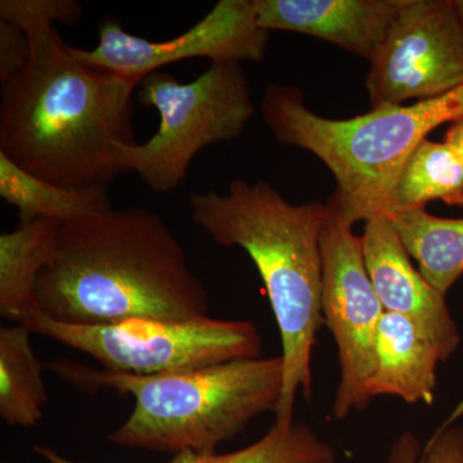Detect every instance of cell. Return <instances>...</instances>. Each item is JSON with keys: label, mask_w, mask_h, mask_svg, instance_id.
<instances>
[{"label": "cell", "mask_w": 463, "mask_h": 463, "mask_svg": "<svg viewBox=\"0 0 463 463\" xmlns=\"http://www.w3.org/2000/svg\"><path fill=\"white\" fill-rule=\"evenodd\" d=\"M170 463H334L330 446L306 423H273L257 443L227 455L183 452Z\"/></svg>", "instance_id": "cell-19"}, {"label": "cell", "mask_w": 463, "mask_h": 463, "mask_svg": "<svg viewBox=\"0 0 463 463\" xmlns=\"http://www.w3.org/2000/svg\"><path fill=\"white\" fill-rule=\"evenodd\" d=\"M444 142L463 161V118L449 125L446 134H444Z\"/></svg>", "instance_id": "cell-23"}, {"label": "cell", "mask_w": 463, "mask_h": 463, "mask_svg": "<svg viewBox=\"0 0 463 463\" xmlns=\"http://www.w3.org/2000/svg\"><path fill=\"white\" fill-rule=\"evenodd\" d=\"M463 87V29L453 0H404L370 61L371 108L437 99Z\"/></svg>", "instance_id": "cell-9"}, {"label": "cell", "mask_w": 463, "mask_h": 463, "mask_svg": "<svg viewBox=\"0 0 463 463\" xmlns=\"http://www.w3.org/2000/svg\"><path fill=\"white\" fill-rule=\"evenodd\" d=\"M269 33L259 25L255 0H219L196 25L170 41H147L125 32L116 18H106L93 50L72 45L70 50L85 65L139 84L152 72L192 58H209L212 63L261 62Z\"/></svg>", "instance_id": "cell-10"}, {"label": "cell", "mask_w": 463, "mask_h": 463, "mask_svg": "<svg viewBox=\"0 0 463 463\" xmlns=\"http://www.w3.org/2000/svg\"><path fill=\"white\" fill-rule=\"evenodd\" d=\"M76 389L116 390L134 410L109 435L116 446L155 452L214 455L260 414L276 412L283 386L281 356L237 359L185 373L138 376L58 359L45 365Z\"/></svg>", "instance_id": "cell-4"}, {"label": "cell", "mask_w": 463, "mask_h": 463, "mask_svg": "<svg viewBox=\"0 0 463 463\" xmlns=\"http://www.w3.org/2000/svg\"><path fill=\"white\" fill-rule=\"evenodd\" d=\"M453 2H455L457 14H458L459 23H461L463 29V0H453Z\"/></svg>", "instance_id": "cell-24"}, {"label": "cell", "mask_w": 463, "mask_h": 463, "mask_svg": "<svg viewBox=\"0 0 463 463\" xmlns=\"http://www.w3.org/2000/svg\"><path fill=\"white\" fill-rule=\"evenodd\" d=\"M138 102L156 109L160 127L147 142L118 146V165L163 194L182 185L201 149L240 138L255 115L241 63H212L191 83L152 72L138 85Z\"/></svg>", "instance_id": "cell-6"}, {"label": "cell", "mask_w": 463, "mask_h": 463, "mask_svg": "<svg viewBox=\"0 0 463 463\" xmlns=\"http://www.w3.org/2000/svg\"><path fill=\"white\" fill-rule=\"evenodd\" d=\"M191 218L224 248L239 246L263 279L282 341L283 386L274 416L291 425L298 392L312 397V355L322 316L326 203L292 205L269 183L232 181L227 194L190 196Z\"/></svg>", "instance_id": "cell-3"}, {"label": "cell", "mask_w": 463, "mask_h": 463, "mask_svg": "<svg viewBox=\"0 0 463 463\" xmlns=\"http://www.w3.org/2000/svg\"><path fill=\"white\" fill-rule=\"evenodd\" d=\"M32 47L20 27L0 20V83L14 78L29 65Z\"/></svg>", "instance_id": "cell-22"}, {"label": "cell", "mask_w": 463, "mask_h": 463, "mask_svg": "<svg viewBox=\"0 0 463 463\" xmlns=\"http://www.w3.org/2000/svg\"><path fill=\"white\" fill-rule=\"evenodd\" d=\"M83 18V8L75 0H2L0 20L32 33L56 24L74 26Z\"/></svg>", "instance_id": "cell-20"}, {"label": "cell", "mask_w": 463, "mask_h": 463, "mask_svg": "<svg viewBox=\"0 0 463 463\" xmlns=\"http://www.w3.org/2000/svg\"><path fill=\"white\" fill-rule=\"evenodd\" d=\"M60 222L36 219L17 230L0 234V316L23 325L36 306V283L53 261Z\"/></svg>", "instance_id": "cell-14"}, {"label": "cell", "mask_w": 463, "mask_h": 463, "mask_svg": "<svg viewBox=\"0 0 463 463\" xmlns=\"http://www.w3.org/2000/svg\"><path fill=\"white\" fill-rule=\"evenodd\" d=\"M264 123L283 145L312 152L336 181L330 200L347 223L395 214L399 175L440 125L463 118V87L411 106H385L352 118H323L288 84L265 88Z\"/></svg>", "instance_id": "cell-5"}, {"label": "cell", "mask_w": 463, "mask_h": 463, "mask_svg": "<svg viewBox=\"0 0 463 463\" xmlns=\"http://www.w3.org/2000/svg\"><path fill=\"white\" fill-rule=\"evenodd\" d=\"M322 316L340 364L332 414L345 420L368 407L367 392L376 362L377 332L385 309L365 268L362 236L353 233L339 209L326 201L321 233Z\"/></svg>", "instance_id": "cell-8"}, {"label": "cell", "mask_w": 463, "mask_h": 463, "mask_svg": "<svg viewBox=\"0 0 463 463\" xmlns=\"http://www.w3.org/2000/svg\"><path fill=\"white\" fill-rule=\"evenodd\" d=\"M38 312L69 325L207 317L209 292L160 215L109 209L61 224L56 257L36 283Z\"/></svg>", "instance_id": "cell-2"}, {"label": "cell", "mask_w": 463, "mask_h": 463, "mask_svg": "<svg viewBox=\"0 0 463 463\" xmlns=\"http://www.w3.org/2000/svg\"><path fill=\"white\" fill-rule=\"evenodd\" d=\"M404 0H255L259 25L330 42L371 61Z\"/></svg>", "instance_id": "cell-12"}, {"label": "cell", "mask_w": 463, "mask_h": 463, "mask_svg": "<svg viewBox=\"0 0 463 463\" xmlns=\"http://www.w3.org/2000/svg\"><path fill=\"white\" fill-rule=\"evenodd\" d=\"M389 463H463V428L447 423L423 449L412 434H404L392 447Z\"/></svg>", "instance_id": "cell-21"}, {"label": "cell", "mask_w": 463, "mask_h": 463, "mask_svg": "<svg viewBox=\"0 0 463 463\" xmlns=\"http://www.w3.org/2000/svg\"><path fill=\"white\" fill-rule=\"evenodd\" d=\"M434 201L463 207V161L446 142L426 139L399 175L395 214L425 210Z\"/></svg>", "instance_id": "cell-18"}, {"label": "cell", "mask_w": 463, "mask_h": 463, "mask_svg": "<svg viewBox=\"0 0 463 463\" xmlns=\"http://www.w3.org/2000/svg\"><path fill=\"white\" fill-rule=\"evenodd\" d=\"M390 219L420 273L447 295L463 274V219L440 218L425 210L397 213Z\"/></svg>", "instance_id": "cell-17"}, {"label": "cell", "mask_w": 463, "mask_h": 463, "mask_svg": "<svg viewBox=\"0 0 463 463\" xmlns=\"http://www.w3.org/2000/svg\"><path fill=\"white\" fill-rule=\"evenodd\" d=\"M26 36L29 65L2 83L0 154L61 187L109 188L118 146L137 143L139 84L85 65L54 27Z\"/></svg>", "instance_id": "cell-1"}, {"label": "cell", "mask_w": 463, "mask_h": 463, "mask_svg": "<svg viewBox=\"0 0 463 463\" xmlns=\"http://www.w3.org/2000/svg\"><path fill=\"white\" fill-rule=\"evenodd\" d=\"M24 325L0 327V419L9 426L33 428L48 402L44 365L33 353Z\"/></svg>", "instance_id": "cell-16"}, {"label": "cell", "mask_w": 463, "mask_h": 463, "mask_svg": "<svg viewBox=\"0 0 463 463\" xmlns=\"http://www.w3.org/2000/svg\"><path fill=\"white\" fill-rule=\"evenodd\" d=\"M362 245L368 276L385 312L410 319L437 347L441 362L449 359L461 344V332L446 295L414 268L392 219L365 222Z\"/></svg>", "instance_id": "cell-11"}, {"label": "cell", "mask_w": 463, "mask_h": 463, "mask_svg": "<svg viewBox=\"0 0 463 463\" xmlns=\"http://www.w3.org/2000/svg\"><path fill=\"white\" fill-rule=\"evenodd\" d=\"M0 196L16 207L21 224L36 219L69 223L111 209L109 188L61 187L21 169L3 154H0Z\"/></svg>", "instance_id": "cell-15"}, {"label": "cell", "mask_w": 463, "mask_h": 463, "mask_svg": "<svg viewBox=\"0 0 463 463\" xmlns=\"http://www.w3.org/2000/svg\"><path fill=\"white\" fill-rule=\"evenodd\" d=\"M23 325L33 334L85 353L103 370L138 376L185 373L261 356V337L254 323L209 316L185 321L137 318L81 326L53 321L35 312Z\"/></svg>", "instance_id": "cell-7"}, {"label": "cell", "mask_w": 463, "mask_h": 463, "mask_svg": "<svg viewBox=\"0 0 463 463\" xmlns=\"http://www.w3.org/2000/svg\"><path fill=\"white\" fill-rule=\"evenodd\" d=\"M439 362L437 347L413 322L385 312L377 332L376 362L368 395L430 405L434 403Z\"/></svg>", "instance_id": "cell-13"}]
</instances>
